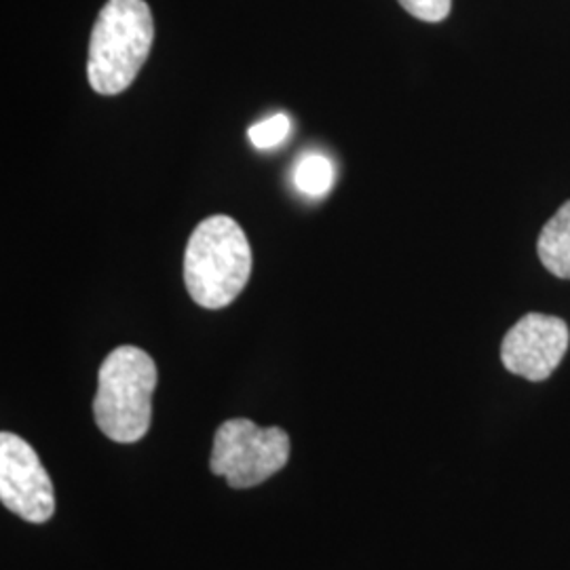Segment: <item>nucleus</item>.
<instances>
[{
    "label": "nucleus",
    "instance_id": "f257e3e1",
    "mask_svg": "<svg viewBox=\"0 0 570 570\" xmlns=\"http://www.w3.org/2000/svg\"><path fill=\"white\" fill-rule=\"evenodd\" d=\"M155 41L153 11L144 0H108L94 23L87 79L96 94L119 96L140 75Z\"/></svg>",
    "mask_w": 570,
    "mask_h": 570
},
{
    "label": "nucleus",
    "instance_id": "f03ea898",
    "mask_svg": "<svg viewBox=\"0 0 570 570\" xmlns=\"http://www.w3.org/2000/svg\"><path fill=\"white\" fill-rule=\"evenodd\" d=\"M252 275V249L244 228L228 216H212L197 226L184 252V284L204 308H225Z\"/></svg>",
    "mask_w": 570,
    "mask_h": 570
},
{
    "label": "nucleus",
    "instance_id": "7ed1b4c3",
    "mask_svg": "<svg viewBox=\"0 0 570 570\" xmlns=\"http://www.w3.org/2000/svg\"><path fill=\"white\" fill-rule=\"evenodd\" d=\"M157 366L138 346L122 345L110 351L98 372L94 416L106 438L119 444L142 440L153 419V393Z\"/></svg>",
    "mask_w": 570,
    "mask_h": 570
},
{
    "label": "nucleus",
    "instance_id": "20e7f679",
    "mask_svg": "<svg viewBox=\"0 0 570 570\" xmlns=\"http://www.w3.org/2000/svg\"><path fill=\"white\" fill-rule=\"evenodd\" d=\"M289 459V438L284 429L258 428L249 419H230L216 438L209 468L233 489H252L273 478Z\"/></svg>",
    "mask_w": 570,
    "mask_h": 570
},
{
    "label": "nucleus",
    "instance_id": "39448f33",
    "mask_svg": "<svg viewBox=\"0 0 570 570\" xmlns=\"http://www.w3.org/2000/svg\"><path fill=\"white\" fill-rule=\"evenodd\" d=\"M0 501L26 522L42 524L56 511V492L39 454L16 433H0Z\"/></svg>",
    "mask_w": 570,
    "mask_h": 570
},
{
    "label": "nucleus",
    "instance_id": "423d86ee",
    "mask_svg": "<svg viewBox=\"0 0 570 570\" xmlns=\"http://www.w3.org/2000/svg\"><path fill=\"white\" fill-rule=\"evenodd\" d=\"M570 332L564 320L529 313L503 338L501 360L511 374L532 383L550 379L569 351Z\"/></svg>",
    "mask_w": 570,
    "mask_h": 570
},
{
    "label": "nucleus",
    "instance_id": "0eeeda50",
    "mask_svg": "<svg viewBox=\"0 0 570 570\" xmlns=\"http://www.w3.org/2000/svg\"><path fill=\"white\" fill-rule=\"evenodd\" d=\"M537 252L543 266L560 279H570V202L562 205L539 235Z\"/></svg>",
    "mask_w": 570,
    "mask_h": 570
},
{
    "label": "nucleus",
    "instance_id": "6e6552de",
    "mask_svg": "<svg viewBox=\"0 0 570 570\" xmlns=\"http://www.w3.org/2000/svg\"><path fill=\"white\" fill-rule=\"evenodd\" d=\"M294 186L306 197H324L334 186V165L324 155L308 153L294 167Z\"/></svg>",
    "mask_w": 570,
    "mask_h": 570
},
{
    "label": "nucleus",
    "instance_id": "1a4fd4ad",
    "mask_svg": "<svg viewBox=\"0 0 570 570\" xmlns=\"http://www.w3.org/2000/svg\"><path fill=\"white\" fill-rule=\"evenodd\" d=\"M289 127H292L289 119L279 112V115H273L266 121L256 122L254 127H249L247 138L256 148L266 150V148H273V146L284 142L287 134H289Z\"/></svg>",
    "mask_w": 570,
    "mask_h": 570
},
{
    "label": "nucleus",
    "instance_id": "9d476101",
    "mask_svg": "<svg viewBox=\"0 0 570 570\" xmlns=\"http://www.w3.org/2000/svg\"><path fill=\"white\" fill-rule=\"evenodd\" d=\"M400 4L412 18L429 23L446 20L452 9V0H400Z\"/></svg>",
    "mask_w": 570,
    "mask_h": 570
}]
</instances>
